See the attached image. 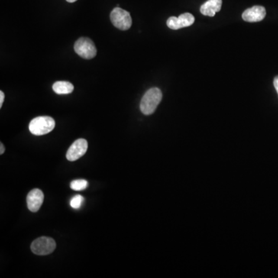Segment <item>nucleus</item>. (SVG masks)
<instances>
[{
	"label": "nucleus",
	"mask_w": 278,
	"mask_h": 278,
	"mask_svg": "<svg viewBox=\"0 0 278 278\" xmlns=\"http://www.w3.org/2000/svg\"><path fill=\"white\" fill-rule=\"evenodd\" d=\"M162 93L158 88H150L145 94L140 104V109L146 115L153 114L162 101Z\"/></svg>",
	"instance_id": "obj_1"
},
{
	"label": "nucleus",
	"mask_w": 278,
	"mask_h": 278,
	"mask_svg": "<svg viewBox=\"0 0 278 278\" xmlns=\"http://www.w3.org/2000/svg\"><path fill=\"white\" fill-rule=\"evenodd\" d=\"M55 127V121L49 116H40L33 118L30 121L29 129L34 135H43L53 131Z\"/></svg>",
	"instance_id": "obj_2"
},
{
	"label": "nucleus",
	"mask_w": 278,
	"mask_h": 278,
	"mask_svg": "<svg viewBox=\"0 0 278 278\" xmlns=\"http://www.w3.org/2000/svg\"><path fill=\"white\" fill-rule=\"evenodd\" d=\"M110 18L113 25L116 28L121 30H129L132 24V19L129 12L126 11L118 7L111 11Z\"/></svg>",
	"instance_id": "obj_3"
},
{
	"label": "nucleus",
	"mask_w": 278,
	"mask_h": 278,
	"mask_svg": "<svg viewBox=\"0 0 278 278\" xmlns=\"http://www.w3.org/2000/svg\"><path fill=\"white\" fill-rule=\"evenodd\" d=\"M75 50L80 56L87 60L92 59L97 54L95 43L87 37H81L75 42Z\"/></svg>",
	"instance_id": "obj_4"
},
{
	"label": "nucleus",
	"mask_w": 278,
	"mask_h": 278,
	"mask_svg": "<svg viewBox=\"0 0 278 278\" xmlns=\"http://www.w3.org/2000/svg\"><path fill=\"white\" fill-rule=\"evenodd\" d=\"M56 249V242L50 237H42L35 240L31 244V250L33 253L44 256L53 253Z\"/></svg>",
	"instance_id": "obj_5"
},
{
	"label": "nucleus",
	"mask_w": 278,
	"mask_h": 278,
	"mask_svg": "<svg viewBox=\"0 0 278 278\" xmlns=\"http://www.w3.org/2000/svg\"><path fill=\"white\" fill-rule=\"evenodd\" d=\"M88 142L84 138H79L68 149L66 153V159L71 162L78 160L80 158L85 156L88 150Z\"/></svg>",
	"instance_id": "obj_6"
},
{
	"label": "nucleus",
	"mask_w": 278,
	"mask_h": 278,
	"mask_svg": "<svg viewBox=\"0 0 278 278\" xmlns=\"http://www.w3.org/2000/svg\"><path fill=\"white\" fill-rule=\"evenodd\" d=\"M195 22V18L189 13L181 14L179 17H169L167 20V26L171 30H177L183 27H189Z\"/></svg>",
	"instance_id": "obj_7"
},
{
	"label": "nucleus",
	"mask_w": 278,
	"mask_h": 278,
	"mask_svg": "<svg viewBox=\"0 0 278 278\" xmlns=\"http://www.w3.org/2000/svg\"><path fill=\"white\" fill-rule=\"evenodd\" d=\"M265 17H266V10L261 6H254L251 8L247 9L242 14L243 20L249 23L261 21Z\"/></svg>",
	"instance_id": "obj_8"
},
{
	"label": "nucleus",
	"mask_w": 278,
	"mask_h": 278,
	"mask_svg": "<svg viewBox=\"0 0 278 278\" xmlns=\"http://www.w3.org/2000/svg\"><path fill=\"white\" fill-rule=\"evenodd\" d=\"M44 199L43 192L39 189H33L27 197V206L31 212L36 213L40 210Z\"/></svg>",
	"instance_id": "obj_9"
},
{
	"label": "nucleus",
	"mask_w": 278,
	"mask_h": 278,
	"mask_svg": "<svg viewBox=\"0 0 278 278\" xmlns=\"http://www.w3.org/2000/svg\"><path fill=\"white\" fill-rule=\"evenodd\" d=\"M222 7V0H207L200 7L201 14L208 17H214Z\"/></svg>",
	"instance_id": "obj_10"
},
{
	"label": "nucleus",
	"mask_w": 278,
	"mask_h": 278,
	"mask_svg": "<svg viewBox=\"0 0 278 278\" xmlns=\"http://www.w3.org/2000/svg\"><path fill=\"white\" fill-rule=\"evenodd\" d=\"M74 85L68 81H56L53 84V90L57 95H68L73 92Z\"/></svg>",
	"instance_id": "obj_11"
},
{
	"label": "nucleus",
	"mask_w": 278,
	"mask_h": 278,
	"mask_svg": "<svg viewBox=\"0 0 278 278\" xmlns=\"http://www.w3.org/2000/svg\"><path fill=\"white\" fill-rule=\"evenodd\" d=\"M88 186V181L85 179H77V180L72 181L71 183V188L75 191L85 190Z\"/></svg>",
	"instance_id": "obj_12"
},
{
	"label": "nucleus",
	"mask_w": 278,
	"mask_h": 278,
	"mask_svg": "<svg viewBox=\"0 0 278 278\" xmlns=\"http://www.w3.org/2000/svg\"><path fill=\"white\" fill-rule=\"evenodd\" d=\"M84 200H85V199H84L82 195H76L72 198L70 204L72 205V208L78 210V208H81V205L83 204Z\"/></svg>",
	"instance_id": "obj_13"
},
{
	"label": "nucleus",
	"mask_w": 278,
	"mask_h": 278,
	"mask_svg": "<svg viewBox=\"0 0 278 278\" xmlns=\"http://www.w3.org/2000/svg\"><path fill=\"white\" fill-rule=\"evenodd\" d=\"M4 99H5V95H4V93L1 91H0V108H2Z\"/></svg>",
	"instance_id": "obj_14"
},
{
	"label": "nucleus",
	"mask_w": 278,
	"mask_h": 278,
	"mask_svg": "<svg viewBox=\"0 0 278 278\" xmlns=\"http://www.w3.org/2000/svg\"><path fill=\"white\" fill-rule=\"evenodd\" d=\"M273 86H274L278 95V76L275 77L274 79H273Z\"/></svg>",
	"instance_id": "obj_15"
},
{
	"label": "nucleus",
	"mask_w": 278,
	"mask_h": 278,
	"mask_svg": "<svg viewBox=\"0 0 278 278\" xmlns=\"http://www.w3.org/2000/svg\"><path fill=\"white\" fill-rule=\"evenodd\" d=\"M0 154L3 155L4 153V152H5V147H4V144L3 143H1L0 144Z\"/></svg>",
	"instance_id": "obj_16"
},
{
	"label": "nucleus",
	"mask_w": 278,
	"mask_h": 278,
	"mask_svg": "<svg viewBox=\"0 0 278 278\" xmlns=\"http://www.w3.org/2000/svg\"><path fill=\"white\" fill-rule=\"evenodd\" d=\"M68 3H75L76 2V1H78V0H66Z\"/></svg>",
	"instance_id": "obj_17"
}]
</instances>
